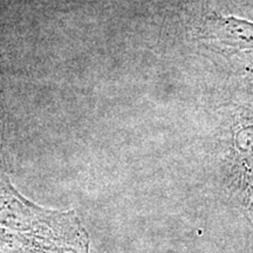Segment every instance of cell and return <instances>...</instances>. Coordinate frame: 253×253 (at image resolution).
Listing matches in <instances>:
<instances>
[{
  "label": "cell",
  "mask_w": 253,
  "mask_h": 253,
  "mask_svg": "<svg viewBox=\"0 0 253 253\" xmlns=\"http://www.w3.org/2000/svg\"><path fill=\"white\" fill-rule=\"evenodd\" d=\"M202 34L205 39L218 41L233 48H253V23L235 17H210Z\"/></svg>",
  "instance_id": "obj_1"
}]
</instances>
